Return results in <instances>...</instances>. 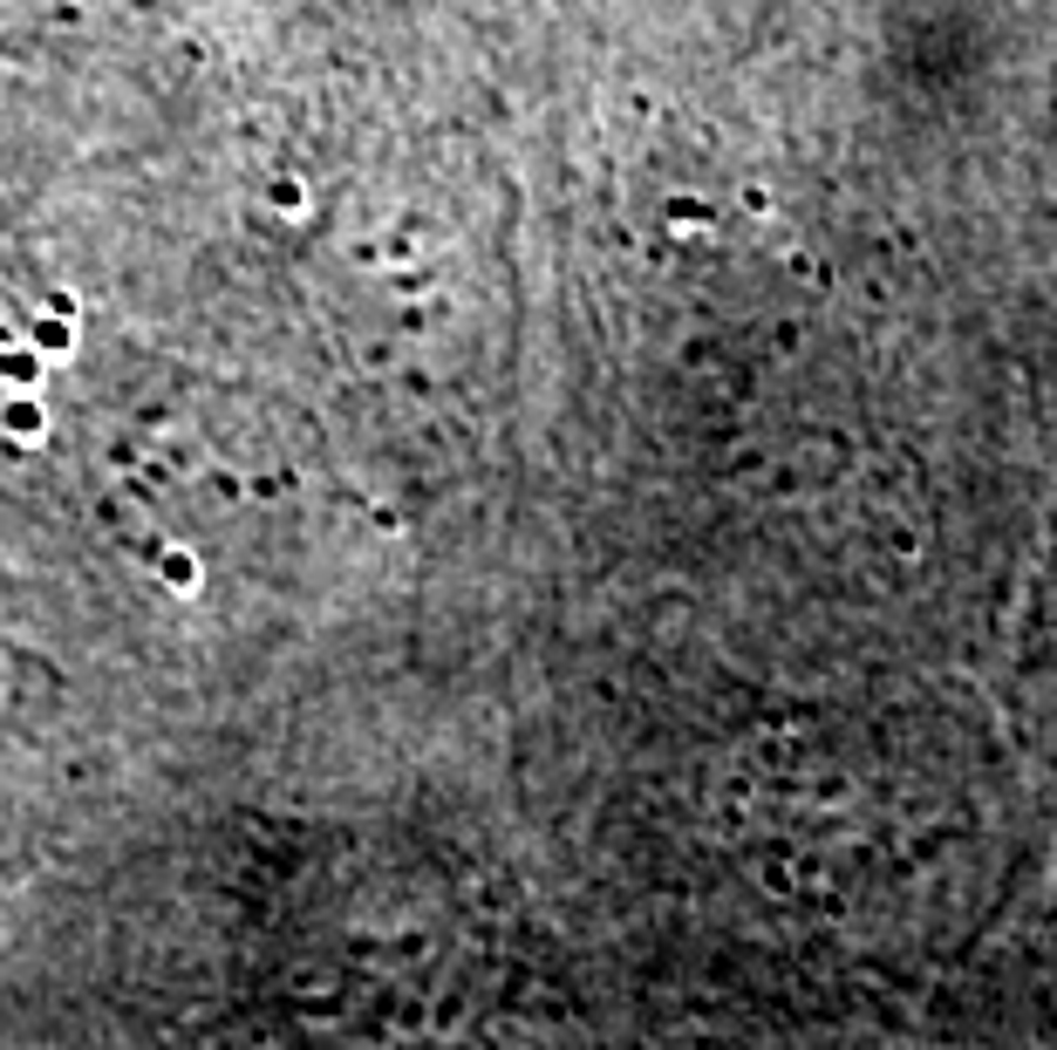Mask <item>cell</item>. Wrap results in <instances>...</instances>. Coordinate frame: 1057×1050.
<instances>
[{
	"mask_svg": "<svg viewBox=\"0 0 1057 1050\" xmlns=\"http://www.w3.org/2000/svg\"><path fill=\"white\" fill-rule=\"evenodd\" d=\"M0 430H8L14 444H41V436H48V403L35 390H14L8 403H0Z\"/></svg>",
	"mask_w": 1057,
	"mask_h": 1050,
	"instance_id": "6da1fadb",
	"label": "cell"
},
{
	"mask_svg": "<svg viewBox=\"0 0 1057 1050\" xmlns=\"http://www.w3.org/2000/svg\"><path fill=\"white\" fill-rule=\"evenodd\" d=\"M157 580H164V593L192 600V593L205 587V560H198L192 546H157Z\"/></svg>",
	"mask_w": 1057,
	"mask_h": 1050,
	"instance_id": "7a4b0ae2",
	"label": "cell"
},
{
	"mask_svg": "<svg viewBox=\"0 0 1057 1050\" xmlns=\"http://www.w3.org/2000/svg\"><path fill=\"white\" fill-rule=\"evenodd\" d=\"M41 369H48V355L35 349V342H0V382H8V390H35L41 382Z\"/></svg>",
	"mask_w": 1057,
	"mask_h": 1050,
	"instance_id": "3957f363",
	"label": "cell"
},
{
	"mask_svg": "<svg viewBox=\"0 0 1057 1050\" xmlns=\"http://www.w3.org/2000/svg\"><path fill=\"white\" fill-rule=\"evenodd\" d=\"M21 342H35L41 355H69V349H76V321H69V314H48V307H41V314L28 321V335H21Z\"/></svg>",
	"mask_w": 1057,
	"mask_h": 1050,
	"instance_id": "277c9868",
	"label": "cell"
},
{
	"mask_svg": "<svg viewBox=\"0 0 1057 1050\" xmlns=\"http://www.w3.org/2000/svg\"><path fill=\"white\" fill-rule=\"evenodd\" d=\"M266 205L281 212V218H307V185H301L294 171H273V178H266Z\"/></svg>",
	"mask_w": 1057,
	"mask_h": 1050,
	"instance_id": "5b68a950",
	"label": "cell"
},
{
	"mask_svg": "<svg viewBox=\"0 0 1057 1050\" xmlns=\"http://www.w3.org/2000/svg\"><path fill=\"white\" fill-rule=\"evenodd\" d=\"M0 342H14V327H8V321H0Z\"/></svg>",
	"mask_w": 1057,
	"mask_h": 1050,
	"instance_id": "8992f818",
	"label": "cell"
}]
</instances>
